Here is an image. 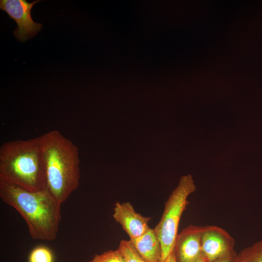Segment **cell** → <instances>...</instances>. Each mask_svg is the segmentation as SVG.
<instances>
[{
	"label": "cell",
	"instance_id": "obj_16",
	"mask_svg": "<svg viewBox=\"0 0 262 262\" xmlns=\"http://www.w3.org/2000/svg\"><path fill=\"white\" fill-rule=\"evenodd\" d=\"M194 262H208L204 256L201 255Z\"/></svg>",
	"mask_w": 262,
	"mask_h": 262
},
{
	"label": "cell",
	"instance_id": "obj_7",
	"mask_svg": "<svg viewBox=\"0 0 262 262\" xmlns=\"http://www.w3.org/2000/svg\"><path fill=\"white\" fill-rule=\"evenodd\" d=\"M202 227L190 225L178 234L173 250L176 262H194L201 255Z\"/></svg>",
	"mask_w": 262,
	"mask_h": 262
},
{
	"label": "cell",
	"instance_id": "obj_9",
	"mask_svg": "<svg viewBox=\"0 0 262 262\" xmlns=\"http://www.w3.org/2000/svg\"><path fill=\"white\" fill-rule=\"evenodd\" d=\"M129 241L144 260L147 262H161V243L154 229L150 228L142 235Z\"/></svg>",
	"mask_w": 262,
	"mask_h": 262
},
{
	"label": "cell",
	"instance_id": "obj_14",
	"mask_svg": "<svg viewBox=\"0 0 262 262\" xmlns=\"http://www.w3.org/2000/svg\"><path fill=\"white\" fill-rule=\"evenodd\" d=\"M236 255L237 253L233 250L229 254L217 259L212 262H235Z\"/></svg>",
	"mask_w": 262,
	"mask_h": 262
},
{
	"label": "cell",
	"instance_id": "obj_15",
	"mask_svg": "<svg viewBox=\"0 0 262 262\" xmlns=\"http://www.w3.org/2000/svg\"><path fill=\"white\" fill-rule=\"evenodd\" d=\"M163 262H176V256L174 250Z\"/></svg>",
	"mask_w": 262,
	"mask_h": 262
},
{
	"label": "cell",
	"instance_id": "obj_11",
	"mask_svg": "<svg viewBox=\"0 0 262 262\" xmlns=\"http://www.w3.org/2000/svg\"><path fill=\"white\" fill-rule=\"evenodd\" d=\"M117 249L125 262H147L138 254L129 240H121Z\"/></svg>",
	"mask_w": 262,
	"mask_h": 262
},
{
	"label": "cell",
	"instance_id": "obj_13",
	"mask_svg": "<svg viewBox=\"0 0 262 262\" xmlns=\"http://www.w3.org/2000/svg\"><path fill=\"white\" fill-rule=\"evenodd\" d=\"M88 262H125V260L118 249L110 250L100 254H96Z\"/></svg>",
	"mask_w": 262,
	"mask_h": 262
},
{
	"label": "cell",
	"instance_id": "obj_12",
	"mask_svg": "<svg viewBox=\"0 0 262 262\" xmlns=\"http://www.w3.org/2000/svg\"><path fill=\"white\" fill-rule=\"evenodd\" d=\"M53 257L50 249L45 246H38L30 253L29 262H53Z\"/></svg>",
	"mask_w": 262,
	"mask_h": 262
},
{
	"label": "cell",
	"instance_id": "obj_10",
	"mask_svg": "<svg viewBox=\"0 0 262 262\" xmlns=\"http://www.w3.org/2000/svg\"><path fill=\"white\" fill-rule=\"evenodd\" d=\"M235 262H262V240L244 248L237 253Z\"/></svg>",
	"mask_w": 262,
	"mask_h": 262
},
{
	"label": "cell",
	"instance_id": "obj_5",
	"mask_svg": "<svg viewBox=\"0 0 262 262\" xmlns=\"http://www.w3.org/2000/svg\"><path fill=\"white\" fill-rule=\"evenodd\" d=\"M40 0L28 2L25 0H0V8L15 20L17 28L14 34L19 41L24 42L34 36L42 29L41 23L33 20L31 11L34 4Z\"/></svg>",
	"mask_w": 262,
	"mask_h": 262
},
{
	"label": "cell",
	"instance_id": "obj_6",
	"mask_svg": "<svg viewBox=\"0 0 262 262\" xmlns=\"http://www.w3.org/2000/svg\"><path fill=\"white\" fill-rule=\"evenodd\" d=\"M234 239L225 229L216 226L202 227L201 234L202 255L212 262L234 250Z\"/></svg>",
	"mask_w": 262,
	"mask_h": 262
},
{
	"label": "cell",
	"instance_id": "obj_8",
	"mask_svg": "<svg viewBox=\"0 0 262 262\" xmlns=\"http://www.w3.org/2000/svg\"><path fill=\"white\" fill-rule=\"evenodd\" d=\"M113 217L121 226L130 239L142 235L150 229L148 223L151 218L136 212L129 202L115 203Z\"/></svg>",
	"mask_w": 262,
	"mask_h": 262
},
{
	"label": "cell",
	"instance_id": "obj_4",
	"mask_svg": "<svg viewBox=\"0 0 262 262\" xmlns=\"http://www.w3.org/2000/svg\"><path fill=\"white\" fill-rule=\"evenodd\" d=\"M195 190L192 176H183L165 203L161 219L154 229L161 243V262L174 250L180 219L189 204L187 197Z\"/></svg>",
	"mask_w": 262,
	"mask_h": 262
},
{
	"label": "cell",
	"instance_id": "obj_3",
	"mask_svg": "<svg viewBox=\"0 0 262 262\" xmlns=\"http://www.w3.org/2000/svg\"><path fill=\"white\" fill-rule=\"evenodd\" d=\"M0 180L32 191L47 188L39 136L2 144L0 147Z\"/></svg>",
	"mask_w": 262,
	"mask_h": 262
},
{
	"label": "cell",
	"instance_id": "obj_1",
	"mask_svg": "<svg viewBox=\"0 0 262 262\" xmlns=\"http://www.w3.org/2000/svg\"><path fill=\"white\" fill-rule=\"evenodd\" d=\"M0 197L22 216L32 238L55 239L61 220V204L47 188L32 191L0 180Z\"/></svg>",
	"mask_w": 262,
	"mask_h": 262
},
{
	"label": "cell",
	"instance_id": "obj_2",
	"mask_svg": "<svg viewBox=\"0 0 262 262\" xmlns=\"http://www.w3.org/2000/svg\"><path fill=\"white\" fill-rule=\"evenodd\" d=\"M47 187L61 204L76 190L81 178L78 149L57 130L39 136Z\"/></svg>",
	"mask_w": 262,
	"mask_h": 262
}]
</instances>
